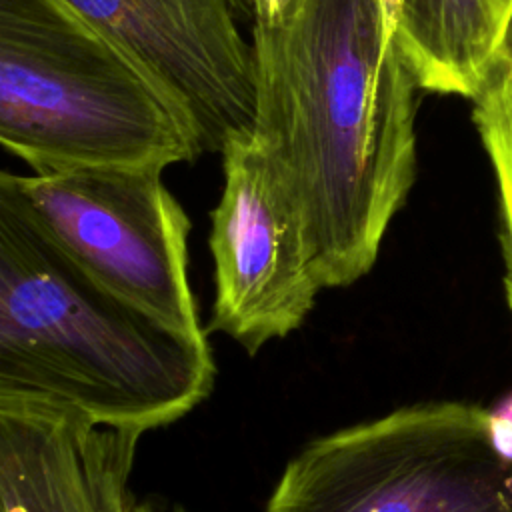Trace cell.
<instances>
[{
  "label": "cell",
  "instance_id": "obj_5",
  "mask_svg": "<svg viewBox=\"0 0 512 512\" xmlns=\"http://www.w3.org/2000/svg\"><path fill=\"white\" fill-rule=\"evenodd\" d=\"M158 166L0 176L24 214L94 280L192 336H206L188 278L190 218Z\"/></svg>",
  "mask_w": 512,
  "mask_h": 512
},
{
  "label": "cell",
  "instance_id": "obj_9",
  "mask_svg": "<svg viewBox=\"0 0 512 512\" xmlns=\"http://www.w3.org/2000/svg\"><path fill=\"white\" fill-rule=\"evenodd\" d=\"M512 14V0H402L394 42L420 90L474 98Z\"/></svg>",
  "mask_w": 512,
  "mask_h": 512
},
{
  "label": "cell",
  "instance_id": "obj_2",
  "mask_svg": "<svg viewBox=\"0 0 512 512\" xmlns=\"http://www.w3.org/2000/svg\"><path fill=\"white\" fill-rule=\"evenodd\" d=\"M214 378L208 336L112 292L0 200V404L144 434L192 412Z\"/></svg>",
  "mask_w": 512,
  "mask_h": 512
},
{
  "label": "cell",
  "instance_id": "obj_6",
  "mask_svg": "<svg viewBox=\"0 0 512 512\" xmlns=\"http://www.w3.org/2000/svg\"><path fill=\"white\" fill-rule=\"evenodd\" d=\"M224 188L210 214L214 304L210 330L256 354L306 320L322 288L300 206L268 150L230 140Z\"/></svg>",
  "mask_w": 512,
  "mask_h": 512
},
{
  "label": "cell",
  "instance_id": "obj_10",
  "mask_svg": "<svg viewBox=\"0 0 512 512\" xmlns=\"http://www.w3.org/2000/svg\"><path fill=\"white\" fill-rule=\"evenodd\" d=\"M472 100V120L492 164L498 190L502 286L512 312V64L494 62Z\"/></svg>",
  "mask_w": 512,
  "mask_h": 512
},
{
  "label": "cell",
  "instance_id": "obj_7",
  "mask_svg": "<svg viewBox=\"0 0 512 512\" xmlns=\"http://www.w3.org/2000/svg\"><path fill=\"white\" fill-rule=\"evenodd\" d=\"M122 44L190 118L204 152L254 136V0H66Z\"/></svg>",
  "mask_w": 512,
  "mask_h": 512
},
{
  "label": "cell",
  "instance_id": "obj_12",
  "mask_svg": "<svg viewBox=\"0 0 512 512\" xmlns=\"http://www.w3.org/2000/svg\"><path fill=\"white\" fill-rule=\"evenodd\" d=\"M494 62L512 64V14H510V20L506 24V30H504V36H502V42L498 46Z\"/></svg>",
  "mask_w": 512,
  "mask_h": 512
},
{
  "label": "cell",
  "instance_id": "obj_8",
  "mask_svg": "<svg viewBox=\"0 0 512 512\" xmlns=\"http://www.w3.org/2000/svg\"><path fill=\"white\" fill-rule=\"evenodd\" d=\"M140 436L68 410L0 404V512H190L136 500Z\"/></svg>",
  "mask_w": 512,
  "mask_h": 512
},
{
  "label": "cell",
  "instance_id": "obj_13",
  "mask_svg": "<svg viewBox=\"0 0 512 512\" xmlns=\"http://www.w3.org/2000/svg\"><path fill=\"white\" fill-rule=\"evenodd\" d=\"M400 6H402V0H384V8H386L388 26H390V30H392V36H394V28H396V20H398Z\"/></svg>",
  "mask_w": 512,
  "mask_h": 512
},
{
  "label": "cell",
  "instance_id": "obj_4",
  "mask_svg": "<svg viewBox=\"0 0 512 512\" xmlns=\"http://www.w3.org/2000/svg\"><path fill=\"white\" fill-rule=\"evenodd\" d=\"M264 512H512V460L488 408L418 402L308 442Z\"/></svg>",
  "mask_w": 512,
  "mask_h": 512
},
{
  "label": "cell",
  "instance_id": "obj_1",
  "mask_svg": "<svg viewBox=\"0 0 512 512\" xmlns=\"http://www.w3.org/2000/svg\"><path fill=\"white\" fill-rule=\"evenodd\" d=\"M254 138L288 182L322 288L366 276L416 180L418 84L384 0H254Z\"/></svg>",
  "mask_w": 512,
  "mask_h": 512
},
{
  "label": "cell",
  "instance_id": "obj_3",
  "mask_svg": "<svg viewBox=\"0 0 512 512\" xmlns=\"http://www.w3.org/2000/svg\"><path fill=\"white\" fill-rule=\"evenodd\" d=\"M0 142L36 174L204 154L156 78L66 0H0Z\"/></svg>",
  "mask_w": 512,
  "mask_h": 512
},
{
  "label": "cell",
  "instance_id": "obj_11",
  "mask_svg": "<svg viewBox=\"0 0 512 512\" xmlns=\"http://www.w3.org/2000/svg\"><path fill=\"white\" fill-rule=\"evenodd\" d=\"M488 426L496 450L512 460V392L488 408Z\"/></svg>",
  "mask_w": 512,
  "mask_h": 512
}]
</instances>
